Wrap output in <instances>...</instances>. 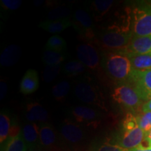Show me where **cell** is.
<instances>
[{
    "label": "cell",
    "mask_w": 151,
    "mask_h": 151,
    "mask_svg": "<svg viewBox=\"0 0 151 151\" xmlns=\"http://www.w3.org/2000/svg\"><path fill=\"white\" fill-rule=\"evenodd\" d=\"M101 64L106 75L118 84L128 81L132 73L129 58L122 51L106 52L103 56Z\"/></svg>",
    "instance_id": "obj_1"
},
{
    "label": "cell",
    "mask_w": 151,
    "mask_h": 151,
    "mask_svg": "<svg viewBox=\"0 0 151 151\" xmlns=\"http://www.w3.org/2000/svg\"><path fill=\"white\" fill-rule=\"evenodd\" d=\"M132 37V32L127 26H109L100 35V42L105 48L116 51H123L127 48Z\"/></svg>",
    "instance_id": "obj_2"
},
{
    "label": "cell",
    "mask_w": 151,
    "mask_h": 151,
    "mask_svg": "<svg viewBox=\"0 0 151 151\" xmlns=\"http://www.w3.org/2000/svg\"><path fill=\"white\" fill-rule=\"evenodd\" d=\"M74 94L81 102L96 106L102 110L107 111L102 92L92 81L87 79L78 81L74 87Z\"/></svg>",
    "instance_id": "obj_3"
},
{
    "label": "cell",
    "mask_w": 151,
    "mask_h": 151,
    "mask_svg": "<svg viewBox=\"0 0 151 151\" xmlns=\"http://www.w3.org/2000/svg\"><path fill=\"white\" fill-rule=\"evenodd\" d=\"M112 97L117 103L132 111L139 109L143 101L134 88L128 83L118 84L113 90Z\"/></svg>",
    "instance_id": "obj_4"
},
{
    "label": "cell",
    "mask_w": 151,
    "mask_h": 151,
    "mask_svg": "<svg viewBox=\"0 0 151 151\" xmlns=\"http://www.w3.org/2000/svg\"><path fill=\"white\" fill-rule=\"evenodd\" d=\"M132 32L137 37L151 36V6L134 9Z\"/></svg>",
    "instance_id": "obj_5"
},
{
    "label": "cell",
    "mask_w": 151,
    "mask_h": 151,
    "mask_svg": "<svg viewBox=\"0 0 151 151\" xmlns=\"http://www.w3.org/2000/svg\"><path fill=\"white\" fill-rule=\"evenodd\" d=\"M128 81L143 101H148L151 99V69L145 71L132 70Z\"/></svg>",
    "instance_id": "obj_6"
},
{
    "label": "cell",
    "mask_w": 151,
    "mask_h": 151,
    "mask_svg": "<svg viewBox=\"0 0 151 151\" xmlns=\"http://www.w3.org/2000/svg\"><path fill=\"white\" fill-rule=\"evenodd\" d=\"M76 52L79 61L90 69H97L101 64L99 52L91 43H80L76 48Z\"/></svg>",
    "instance_id": "obj_7"
},
{
    "label": "cell",
    "mask_w": 151,
    "mask_h": 151,
    "mask_svg": "<svg viewBox=\"0 0 151 151\" xmlns=\"http://www.w3.org/2000/svg\"><path fill=\"white\" fill-rule=\"evenodd\" d=\"M72 25L81 37L86 39H92L94 37L93 22L89 13L83 9H78L76 11Z\"/></svg>",
    "instance_id": "obj_8"
},
{
    "label": "cell",
    "mask_w": 151,
    "mask_h": 151,
    "mask_svg": "<svg viewBox=\"0 0 151 151\" xmlns=\"http://www.w3.org/2000/svg\"><path fill=\"white\" fill-rule=\"evenodd\" d=\"M60 133L66 142L73 145L81 143L84 138V132L81 126L69 120H65L62 122Z\"/></svg>",
    "instance_id": "obj_9"
},
{
    "label": "cell",
    "mask_w": 151,
    "mask_h": 151,
    "mask_svg": "<svg viewBox=\"0 0 151 151\" xmlns=\"http://www.w3.org/2000/svg\"><path fill=\"white\" fill-rule=\"evenodd\" d=\"M146 133L138 127L135 129L124 131L120 137L118 138L115 144L122 147V148L132 150L139 146L145 140Z\"/></svg>",
    "instance_id": "obj_10"
},
{
    "label": "cell",
    "mask_w": 151,
    "mask_h": 151,
    "mask_svg": "<svg viewBox=\"0 0 151 151\" xmlns=\"http://www.w3.org/2000/svg\"><path fill=\"white\" fill-rule=\"evenodd\" d=\"M71 116L78 122L92 124L101 116L99 111L86 106H76L70 109Z\"/></svg>",
    "instance_id": "obj_11"
},
{
    "label": "cell",
    "mask_w": 151,
    "mask_h": 151,
    "mask_svg": "<svg viewBox=\"0 0 151 151\" xmlns=\"http://www.w3.org/2000/svg\"><path fill=\"white\" fill-rule=\"evenodd\" d=\"M123 52L125 55H151V36H134Z\"/></svg>",
    "instance_id": "obj_12"
},
{
    "label": "cell",
    "mask_w": 151,
    "mask_h": 151,
    "mask_svg": "<svg viewBox=\"0 0 151 151\" xmlns=\"http://www.w3.org/2000/svg\"><path fill=\"white\" fill-rule=\"evenodd\" d=\"M25 118L29 122H46L49 118V113L42 105L39 103H29L26 106Z\"/></svg>",
    "instance_id": "obj_13"
},
{
    "label": "cell",
    "mask_w": 151,
    "mask_h": 151,
    "mask_svg": "<svg viewBox=\"0 0 151 151\" xmlns=\"http://www.w3.org/2000/svg\"><path fill=\"white\" fill-rule=\"evenodd\" d=\"M39 87V78L37 71L29 69L26 71L20 83V91L24 94L35 92Z\"/></svg>",
    "instance_id": "obj_14"
},
{
    "label": "cell",
    "mask_w": 151,
    "mask_h": 151,
    "mask_svg": "<svg viewBox=\"0 0 151 151\" xmlns=\"http://www.w3.org/2000/svg\"><path fill=\"white\" fill-rule=\"evenodd\" d=\"M21 48L17 45H9L4 49L0 55V65L3 67H11L16 65L21 57Z\"/></svg>",
    "instance_id": "obj_15"
},
{
    "label": "cell",
    "mask_w": 151,
    "mask_h": 151,
    "mask_svg": "<svg viewBox=\"0 0 151 151\" xmlns=\"http://www.w3.org/2000/svg\"><path fill=\"white\" fill-rule=\"evenodd\" d=\"M21 133L29 149L41 146L39 141V127L36 123L29 122L24 124Z\"/></svg>",
    "instance_id": "obj_16"
},
{
    "label": "cell",
    "mask_w": 151,
    "mask_h": 151,
    "mask_svg": "<svg viewBox=\"0 0 151 151\" xmlns=\"http://www.w3.org/2000/svg\"><path fill=\"white\" fill-rule=\"evenodd\" d=\"M40 145L44 148L52 147L55 143L56 134L53 127L50 124L45 122L39 127Z\"/></svg>",
    "instance_id": "obj_17"
},
{
    "label": "cell",
    "mask_w": 151,
    "mask_h": 151,
    "mask_svg": "<svg viewBox=\"0 0 151 151\" xmlns=\"http://www.w3.org/2000/svg\"><path fill=\"white\" fill-rule=\"evenodd\" d=\"M72 25V21L70 19L56 20H44L39 24V27L46 30L49 33L57 34L61 32Z\"/></svg>",
    "instance_id": "obj_18"
},
{
    "label": "cell",
    "mask_w": 151,
    "mask_h": 151,
    "mask_svg": "<svg viewBox=\"0 0 151 151\" xmlns=\"http://www.w3.org/2000/svg\"><path fill=\"white\" fill-rule=\"evenodd\" d=\"M129 58L132 70L145 71L151 69V55H126Z\"/></svg>",
    "instance_id": "obj_19"
},
{
    "label": "cell",
    "mask_w": 151,
    "mask_h": 151,
    "mask_svg": "<svg viewBox=\"0 0 151 151\" xmlns=\"http://www.w3.org/2000/svg\"><path fill=\"white\" fill-rule=\"evenodd\" d=\"M27 143L22 137L21 131L16 136L9 137L6 141L3 151H27Z\"/></svg>",
    "instance_id": "obj_20"
},
{
    "label": "cell",
    "mask_w": 151,
    "mask_h": 151,
    "mask_svg": "<svg viewBox=\"0 0 151 151\" xmlns=\"http://www.w3.org/2000/svg\"><path fill=\"white\" fill-rule=\"evenodd\" d=\"M66 55L64 52L53 51L46 49L43 52L42 60L46 65H58L65 61Z\"/></svg>",
    "instance_id": "obj_21"
},
{
    "label": "cell",
    "mask_w": 151,
    "mask_h": 151,
    "mask_svg": "<svg viewBox=\"0 0 151 151\" xmlns=\"http://www.w3.org/2000/svg\"><path fill=\"white\" fill-rule=\"evenodd\" d=\"M71 88V84L67 81H61L53 86L52 94L57 101H62L69 94Z\"/></svg>",
    "instance_id": "obj_22"
},
{
    "label": "cell",
    "mask_w": 151,
    "mask_h": 151,
    "mask_svg": "<svg viewBox=\"0 0 151 151\" xmlns=\"http://www.w3.org/2000/svg\"><path fill=\"white\" fill-rule=\"evenodd\" d=\"M86 67L79 60H70L64 66L63 70L66 74L69 76H76L83 73Z\"/></svg>",
    "instance_id": "obj_23"
},
{
    "label": "cell",
    "mask_w": 151,
    "mask_h": 151,
    "mask_svg": "<svg viewBox=\"0 0 151 151\" xmlns=\"http://www.w3.org/2000/svg\"><path fill=\"white\" fill-rule=\"evenodd\" d=\"M11 119L5 112L0 114V143L2 144L8 139L11 129Z\"/></svg>",
    "instance_id": "obj_24"
},
{
    "label": "cell",
    "mask_w": 151,
    "mask_h": 151,
    "mask_svg": "<svg viewBox=\"0 0 151 151\" xmlns=\"http://www.w3.org/2000/svg\"><path fill=\"white\" fill-rule=\"evenodd\" d=\"M67 48V43L59 35H53L49 38L46 45V49L53 51L64 52Z\"/></svg>",
    "instance_id": "obj_25"
},
{
    "label": "cell",
    "mask_w": 151,
    "mask_h": 151,
    "mask_svg": "<svg viewBox=\"0 0 151 151\" xmlns=\"http://www.w3.org/2000/svg\"><path fill=\"white\" fill-rule=\"evenodd\" d=\"M71 15V11L69 8L66 6H59L53 9L49 12L47 20H63L69 19Z\"/></svg>",
    "instance_id": "obj_26"
},
{
    "label": "cell",
    "mask_w": 151,
    "mask_h": 151,
    "mask_svg": "<svg viewBox=\"0 0 151 151\" xmlns=\"http://www.w3.org/2000/svg\"><path fill=\"white\" fill-rule=\"evenodd\" d=\"M62 69V65H46L43 72V81L47 83L53 81L59 74Z\"/></svg>",
    "instance_id": "obj_27"
},
{
    "label": "cell",
    "mask_w": 151,
    "mask_h": 151,
    "mask_svg": "<svg viewBox=\"0 0 151 151\" xmlns=\"http://www.w3.org/2000/svg\"><path fill=\"white\" fill-rule=\"evenodd\" d=\"M139 127L147 134L151 129V112L142 113L137 116Z\"/></svg>",
    "instance_id": "obj_28"
},
{
    "label": "cell",
    "mask_w": 151,
    "mask_h": 151,
    "mask_svg": "<svg viewBox=\"0 0 151 151\" xmlns=\"http://www.w3.org/2000/svg\"><path fill=\"white\" fill-rule=\"evenodd\" d=\"M113 4L112 0H96L92 3V6L97 14L103 15L108 12Z\"/></svg>",
    "instance_id": "obj_29"
},
{
    "label": "cell",
    "mask_w": 151,
    "mask_h": 151,
    "mask_svg": "<svg viewBox=\"0 0 151 151\" xmlns=\"http://www.w3.org/2000/svg\"><path fill=\"white\" fill-rule=\"evenodd\" d=\"M92 151H132V150L122 148L115 143H104L92 149Z\"/></svg>",
    "instance_id": "obj_30"
},
{
    "label": "cell",
    "mask_w": 151,
    "mask_h": 151,
    "mask_svg": "<svg viewBox=\"0 0 151 151\" xmlns=\"http://www.w3.org/2000/svg\"><path fill=\"white\" fill-rule=\"evenodd\" d=\"M138 127L139 124H138L137 116H134L132 113H128L122 123V128L124 131H129Z\"/></svg>",
    "instance_id": "obj_31"
},
{
    "label": "cell",
    "mask_w": 151,
    "mask_h": 151,
    "mask_svg": "<svg viewBox=\"0 0 151 151\" xmlns=\"http://www.w3.org/2000/svg\"><path fill=\"white\" fill-rule=\"evenodd\" d=\"M22 4L20 0H1V5L4 9L8 10H16Z\"/></svg>",
    "instance_id": "obj_32"
},
{
    "label": "cell",
    "mask_w": 151,
    "mask_h": 151,
    "mask_svg": "<svg viewBox=\"0 0 151 151\" xmlns=\"http://www.w3.org/2000/svg\"><path fill=\"white\" fill-rule=\"evenodd\" d=\"M7 90H8V86L6 83L1 81L0 82V99L1 100L4 99L6 94L7 93Z\"/></svg>",
    "instance_id": "obj_33"
},
{
    "label": "cell",
    "mask_w": 151,
    "mask_h": 151,
    "mask_svg": "<svg viewBox=\"0 0 151 151\" xmlns=\"http://www.w3.org/2000/svg\"><path fill=\"white\" fill-rule=\"evenodd\" d=\"M132 151H151V146H150V145L144 146L142 143L139 146L132 149Z\"/></svg>",
    "instance_id": "obj_34"
},
{
    "label": "cell",
    "mask_w": 151,
    "mask_h": 151,
    "mask_svg": "<svg viewBox=\"0 0 151 151\" xmlns=\"http://www.w3.org/2000/svg\"><path fill=\"white\" fill-rule=\"evenodd\" d=\"M141 111H142V113L151 112V99H149L145 104H143L142 107H141Z\"/></svg>",
    "instance_id": "obj_35"
},
{
    "label": "cell",
    "mask_w": 151,
    "mask_h": 151,
    "mask_svg": "<svg viewBox=\"0 0 151 151\" xmlns=\"http://www.w3.org/2000/svg\"><path fill=\"white\" fill-rule=\"evenodd\" d=\"M145 141H146L148 145L151 146V129L148 133L146 134V137H145Z\"/></svg>",
    "instance_id": "obj_36"
},
{
    "label": "cell",
    "mask_w": 151,
    "mask_h": 151,
    "mask_svg": "<svg viewBox=\"0 0 151 151\" xmlns=\"http://www.w3.org/2000/svg\"><path fill=\"white\" fill-rule=\"evenodd\" d=\"M27 151H48V150L41 146H38L37 147H35V148L28 149Z\"/></svg>",
    "instance_id": "obj_37"
}]
</instances>
